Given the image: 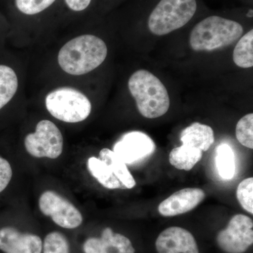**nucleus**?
<instances>
[{"instance_id": "412c9836", "label": "nucleus", "mask_w": 253, "mask_h": 253, "mask_svg": "<svg viewBox=\"0 0 253 253\" xmlns=\"http://www.w3.org/2000/svg\"><path fill=\"white\" fill-rule=\"evenodd\" d=\"M236 136L243 146L253 149V114L249 113L241 118L236 125Z\"/></svg>"}, {"instance_id": "7ed1b4c3", "label": "nucleus", "mask_w": 253, "mask_h": 253, "mask_svg": "<svg viewBox=\"0 0 253 253\" xmlns=\"http://www.w3.org/2000/svg\"><path fill=\"white\" fill-rule=\"evenodd\" d=\"M244 33L236 21L218 16L205 18L191 32L189 44L195 51H211L231 45Z\"/></svg>"}, {"instance_id": "b1692460", "label": "nucleus", "mask_w": 253, "mask_h": 253, "mask_svg": "<svg viewBox=\"0 0 253 253\" xmlns=\"http://www.w3.org/2000/svg\"><path fill=\"white\" fill-rule=\"evenodd\" d=\"M238 201L244 210L253 214V178L244 179L239 184L236 191Z\"/></svg>"}, {"instance_id": "0eeeda50", "label": "nucleus", "mask_w": 253, "mask_h": 253, "mask_svg": "<svg viewBox=\"0 0 253 253\" xmlns=\"http://www.w3.org/2000/svg\"><path fill=\"white\" fill-rule=\"evenodd\" d=\"M40 211L51 217L60 227L76 229L81 225L83 217L76 206L54 191H46L39 199Z\"/></svg>"}, {"instance_id": "2eb2a0df", "label": "nucleus", "mask_w": 253, "mask_h": 253, "mask_svg": "<svg viewBox=\"0 0 253 253\" xmlns=\"http://www.w3.org/2000/svg\"><path fill=\"white\" fill-rule=\"evenodd\" d=\"M99 158L109 166L113 174L126 189H132L135 186L136 181L126 167V165L112 150L103 149L100 151Z\"/></svg>"}, {"instance_id": "4be33fe9", "label": "nucleus", "mask_w": 253, "mask_h": 253, "mask_svg": "<svg viewBox=\"0 0 253 253\" xmlns=\"http://www.w3.org/2000/svg\"><path fill=\"white\" fill-rule=\"evenodd\" d=\"M43 253H70V246L66 236L53 231L46 236L42 246Z\"/></svg>"}, {"instance_id": "cd10ccee", "label": "nucleus", "mask_w": 253, "mask_h": 253, "mask_svg": "<svg viewBox=\"0 0 253 253\" xmlns=\"http://www.w3.org/2000/svg\"><path fill=\"white\" fill-rule=\"evenodd\" d=\"M248 17H253V10H250L249 13L247 14Z\"/></svg>"}, {"instance_id": "aec40b11", "label": "nucleus", "mask_w": 253, "mask_h": 253, "mask_svg": "<svg viewBox=\"0 0 253 253\" xmlns=\"http://www.w3.org/2000/svg\"><path fill=\"white\" fill-rule=\"evenodd\" d=\"M101 238L112 248L115 253L135 252L130 240L122 234L113 232L111 228H105L101 233Z\"/></svg>"}, {"instance_id": "39448f33", "label": "nucleus", "mask_w": 253, "mask_h": 253, "mask_svg": "<svg viewBox=\"0 0 253 253\" xmlns=\"http://www.w3.org/2000/svg\"><path fill=\"white\" fill-rule=\"evenodd\" d=\"M196 9V0H161L150 14L148 27L156 36H166L187 24Z\"/></svg>"}, {"instance_id": "f257e3e1", "label": "nucleus", "mask_w": 253, "mask_h": 253, "mask_svg": "<svg viewBox=\"0 0 253 253\" xmlns=\"http://www.w3.org/2000/svg\"><path fill=\"white\" fill-rule=\"evenodd\" d=\"M107 54V45L102 39L94 35H81L60 48L57 63L66 74L82 76L99 67Z\"/></svg>"}, {"instance_id": "6ab92c4d", "label": "nucleus", "mask_w": 253, "mask_h": 253, "mask_svg": "<svg viewBox=\"0 0 253 253\" xmlns=\"http://www.w3.org/2000/svg\"><path fill=\"white\" fill-rule=\"evenodd\" d=\"M233 60L236 66L242 68L253 66V30L248 32L239 40L234 48Z\"/></svg>"}, {"instance_id": "bb28decb", "label": "nucleus", "mask_w": 253, "mask_h": 253, "mask_svg": "<svg viewBox=\"0 0 253 253\" xmlns=\"http://www.w3.org/2000/svg\"><path fill=\"white\" fill-rule=\"evenodd\" d=\"M91 0H65L66 4L70 9L79 12L87 9Z\"/></svg>"}, {"instance_id": "20e7f679", "label": "nucleus", "mask_w": 253, "mask_h": 253, "mask_svg": "<svg viewBox=\"0 0 253 253\" xmlns=\"http://www.w3.org/2000/svg\"><path fill=\"white\" fill-rule=\"evenodd\" d=\"M46 111L61 122L78 123L90 116L91 103L85 94L72 86H59L47 93L44 99Z\"/></svg>"}, {"instance_id": "1a4fd4ad", "label": "nucleus", "mask_w": 253, "mask_h": 253, "mask_svg": "<svg viewBox=\"0 0 253 253\" xmlns=\"http://www.w3.org/2000/svg\"><path fill=\"white\" fill-rule=\"evenodd\" d=\"M156 144L149 136L141 131L125 134L113 147V151L126 165L139 162L154 154Z\"/></svg>"}, {"instance_id": "a878e982", "label": "nucleus", "mask_w": 253, "mask_h": 253, "mask_svg": "<svg viewBox=\"0 0 253 253\" xmlns=\"http://www.w3.org/2000/svg\"><path fill=\"white\" fill-rule=\"evenodd\" d=\"M84 253H109L100 238L91 237L86 239L83 245Z\"/></svg>"}, {"instance_id": "4468645a", "label": "nucleus", "mask_w": 253, "mask_h": 253, "mask_svg": "<svg viewBox=\"0 0 253 253\" xmlns=\"http://www.w3.org/2000/svg\"><path fill=\"white\" fill-rule=\"evenodd\" d=\"M86 165L91 176L105 188L109 189H126L113 174L109 166L99 158L94 156L89 158Z\"/></svg>"}, {"instance_id": "ddd939ff", "label": "nucleus", "mask_w": 253, "mask_h": 253, "mask_svg": "<svg viewBox=\"0 0 253 253\" xmlns=\"http://www.w3.org/2000/svg\"><path fill=\"white\" fill-rule=\"evenodd\" d=\"M180 140L183 145L206 151L214 143V131L210 126L194 123L181 131Z\"/></svg>"}, {"instance_id": "f03ea898", "label": "nucleus", "mask_w": 253, "mask_h": 253, "mask_svg": "<svg viewBox=\"0 0 253 253\" xmlns=\"http://www.w3.org/2000/svg\"><path fill=\"white\" fill-rule=\"evenodd\" d=\"M128 88L144 117H161L169 110L170 99L166 86L149 71L139 70L133 73L128 81Z\"/></svg>"}, {"instance_id": "f3484780", "label": "nucleus", "mask_w": 253, "mask_h": 253, "mask_svg": "<svg viewBox=\"0 0 253 253\" xmlns=\"http://www.w3.org/2000/svg\"><path fill=\"white\" fill-rule=\"evenodd\" d=\"M19 81L16 71L6 65H0V110L9 104L17 93Z\"/></svg>"}, {"instance_id": "9d476101", "label": "nucleus", "mask_w": 253, "mask_h": 253, "mask_svg": "<svg viewBox=\"0 0 253 253\" xmlns=\"http://www.w3.org/2000/svg\"><path fill=\"white\" fill-rule=\"evenodd\" d=\"M42 246L36 234L21 233L11 226L0 229V251L4 253H42Z\"/></svg>"}, {"instance_id": "dca6fc26", "label": "nucleus", "mask_w": 253, "mask_h": 253, "mask_svg": "<svg viewBox=\"0 0 253 253\" xmlns=\"http://www.w3.org/2000/svg\"><path fill=\"white\" fill-rule=\"evenodd\" d=\"M202 155L201 150L182 144L171 151L169 161L176 169L189 171L201 161Z\"/></svg>"}, {"instance_id": "9b49d317", "label": "nucleus", "mask_w": 253, "mask_h": 253, "mask_svg": "<svg viewBox=\"0 0 253 253\" xmlns=\"http://www.w3.org/2000/svg\"><path fill=\"white\" fill-rule=\"evenodd\" d=\"M156 247L158 253H199L194 236L179 226H171L161 233Z\"/></svg>"}, {"instance_id": "a211bd4d", "label": "nucleus", "mask_w": 253, "mask_h": 253, "mask_svg": "<svg viewBox=\"0 0 253 253\" xmlns=\"http://www.w3.org/2000/svg\"><path fill=\"white\" fill-rule=\"evenodd\" d=\"M216 167L222 179L230 180L235 175L236 166L234 153L231 146L222 144L216 149Z\"/></svg>"}, {"instance_id": "6e6552de", "label": "nucleus", "mask_w": 253, "mask_h": 253, "mask_svg": "<svg viewBox=\"0 0 253 253\" xmlns=\"http://www.w3.org/2000/svg\"><path fill=\"white\" fill-rule=\"evenodd\" d=\"M218 246L224 252L243 253L253 243V222L251 218L244 214L234 216L227 227L217 236Z\"/></svg>"}, {"instance_id": "5701e85b", "label": "nucleus", "mask_w": 253, "mask_h": 253, "mask_svg": "<svg viewBox=\"0 0 253 253\" xmlns=\"http://www.w3.org/2000/svg\"><path fill=\"white\" fill-rule=\"evenodd\" d=\"M56 0H15L16 8L23 14L33 16L42 12Z\"/></svg>"}, {"instance_id": "f8f14e48", "label": "nucleus", "mask_w": 253, "mask_h": 253, "mask_svg": "<svg viewBox=\"0 0 253 253\" xmlns=\"http://www.w3.org/2000/svg\"><path fill=\"white\" fill-rule=\"evenodd\" d=\"M206 198L204 190L186 188L179 190L158 206V211L165 217H174L192 211Z\"/></svg>"}, {"instance_id": "423d86ee", "label": "nucleus", "mask_w": 253, "mask_h": 253, "mask_svg": "<svg viewBox=\"0 0 253 253\" xmlns=\"http://www.w3.org/2000/svg\"><path fill=\"white\" fill-rule=\"evenodd\" d=\"M24 146L33 157L56 159L63 152V134L54 123L42 120L37 124L36 130L25 137Z\"/></svg>"}, {"instance_id": "393cba45", "label": "nucleus", "mask_w": 253, "mask_h": 253, "mask_svg": "<svg viewBox=\"0 0 253 253\" xmlns=\"http://www.w3.org/2000/svg\"><path fill=\"white\" fill-rule=\"evenodd\" d=\"M12 175L11 165L6 159L0 156V193L9 185Z\"/></svg>"}]
</instances>
